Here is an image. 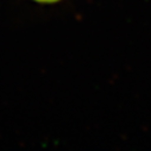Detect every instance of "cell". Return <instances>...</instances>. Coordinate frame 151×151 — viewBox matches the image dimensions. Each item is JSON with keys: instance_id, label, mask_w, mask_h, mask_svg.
<instances>
[{"instance_id": "1", "label": "cell", "mask_w": 151, "mask_h": 151, "mask_svg": "<svg viewBox=\"0 0 151 151\" xmlns=\"http://www.w3.org/2000/svg\"><path fill=\"white\" fill-rule=\"evenodd\" d=\"M36 3H40V4H54V3H57L60 0H33Z\"/></svg>"}]
</instances>
